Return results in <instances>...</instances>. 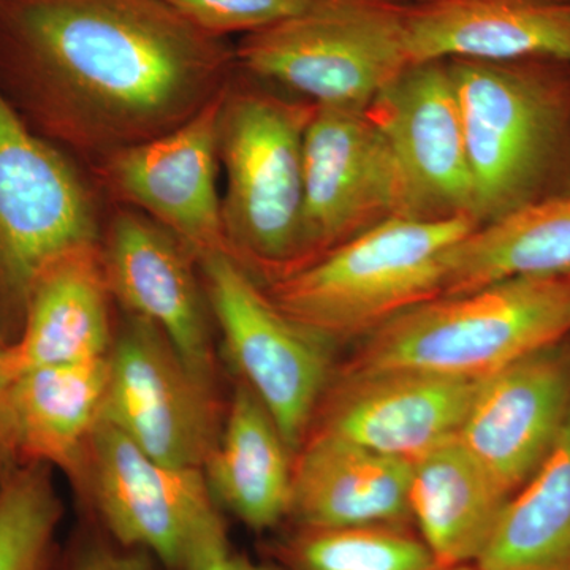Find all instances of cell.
<instances>
[{"mask_svg": "<svg viewBox=\"0 0 570 570\" xmlns=\"http://www.w3.org/2000/svg\"><path fill=\"white\" fill-rule=\"evenodd\" d=\"M232 56L167 0H0V89L45 138L110 154L183 126Z\"/></svg>", "mask_w": 570, "mask_h": 570, "instance_id": "1", "label": "cell"}, {"mask_svg": "<svg viewBox=\"0 0 570 570\" xmlns=\"http://www.w3.org/2000/svg\"><path fill=\"white\" fill-rule=\"evenodd\" d=\"M448 62L479 225L570 190V62Z\"/></svg>", "mask_w": 570, "mask_h": 570, "instance_id": "2", "label": "cell"}, {"mask_svg": "<svg viewBox=\"0 0 570 570\" xmlns=\"http://www.w3.org/2000/svg\"><path fill=\"white\" fill-rule=\"evenodd\" d=\"M569 336L570 273L510 277L400 314L363 337L340 371L417 370L482 381Z\"/></svg>", "mask_w": 570, "mask_h": 570, "instance_id": "3", "label": "cell"}, {"mask_svg": "<svg viewBox=\"0 0 570 570\" xmlns=\"http://www.w3.org/2000/svg\"><path fill=\"white\" fill-rule=\"evenodd\" d=\"M479 223L392 217L269 284V298L328 343L363 340L444 294L449 250Z\"/></svg>", "mask_w": 570, "mask_h": 570, "instance_id": "4", "label": "cell"}, {"mask_svg": "<svg viewBox=\"0 0 570 570\" xmlns=\"http://www.w3.org/2000/svg\"><path fill=\"white\" fill-rule=\"evenodd\" d=\"M314 110L254 89H225L220 102L228 253L269 284L303 265V145Z\"/></svg>", "mask_w": 570, "mask_h": 570, "instance_id": "5", "label": "cell"}, {"mask_svg": "<svg viewBox=\"0 0 570 570\" xmlns=\"http://www.w3.org/2000/svg\"><path fill=\"white\" fill-rule=\"evenodd\" d=\"M411 0H313L302 13L247 33L243 69L317 107L365 111L412 67L406 39Z\"/></svg>", "mask_w": 570, "mask_h": 570, "instance_id": "6", "label": "cell"}, {"mask_svg": "<svg viewBox=\"0 0 570 570\" xmlns=\"http://www.w3.org/2000/svg\"><path fill=\"white\" fill-rule=\"evenodd\" d=\"M71 482L107 538L167 570H202L230 551L204 469L160 463L110 423L100 420Z\"/></svg>", "mask_w": 570, "mask_h": 570, "instance_id": "7", "label": "cell"}, {"mask_svg": "<svg viewBox=\"0 0 570 570\" xmlns=\"http://www.w3.org/2000/svg\"><path fill=\"white\" fill-rule=\"evenodd\" d=\"M99 243L96 205L77 168L22 119L0 89V336L20 335L37 277Z\"/></svg>", "mask_w": 570, "mask_h": 570, "instance_id": "8", "label": "cell"}, {"mask_svg": "<svg viewBox=\"0 0 570 570\" xmlns=\"http://www.w3.org/2000/svg\"><path fill=\"white\" fill-rule=\"evenodd\" d=\"M197 262L225 354L239 382L253 390L296 452L333 381L332 343L285 316L227 250Z\"/></svg>", "mask_w": 570, "mask_h": 570, "instance_id": "9", "label": "cell"}, {"mask_svg": "<svg viewBox=\"0 0 570 570\" xmlns=\"http://www.w3.org/2000/svg\"><path fill=\"white\" fill-rule=\"evenodd\" d=\"M224 415L216 385L193 373L156 326L127 316L108 355L102 422L160 463L204 469Z\"/></svg>", "mask_w": 570, "mask_h": 570, "instance_id": "10", "label": "cell"}, {"mask_svg": "<svg viewBox=\"0 0 570 570\" xmlns=\"http://www.w3.org/2000/svg\"><path fill=\"white\" fill-rule=\"evenodd\" d=\"M392 217L412 216L404 176L365 111L317 107L303 145V266Z\"/></svg>", "mask_w": 570, "mask_h": 570, "instance_id": "11", "label": "cell"}, {"mask_svg": "<svg viewBox=\"0 0 570 570\" xmlns=\"http://www.w3.org/2000/svg\"><path fill=\"white\" fill-rule=\"evenodd\" d=\"M479 382L417 370L340 371L309 431L415 461L459 436Z\"/></svg>", "mask_w": 570, "mask_h": 570, "instance_id": "12", "label": "cell"}, {"mask_svg": "<svg viewBox=\"0 0 570 570\" xmlns=\"http://www.w3.org/2000/svg\"><path fill=\"white\" fill-rule=\"evenodd\" d=\"M365 112L395 154L412 216L474 217L463 119L448 62L409 67Z\"/></svg>", "mask_w": 570, "mask_h": 570, "instance_id": "13", "label": "cell"}, {"mask_svg": "<svg viewBox=\"0 0 570 570\" xmlns=\"http://www.w3.org/2000/svg\"><path fill=\"white\" fill-rule=\"evenodd\" d=\"M224 92L171 132L108 156L116 190L174 234L197 261L228 253L217 193Z\"/></svg>", "mask_w": 570, "mask_h": 570, "instance_id": "14", "label": "cell"}, {"mask_svg": "<svg viewBox=\"0 0 570 570\" xmlns=\"http://www.w3.org/2000/svg\"><path fill=\"white\" fill-rule=\"evenodd\" d=\"M570 414V336L482 379L459 441L515 494L557 444Z\"/></svg>", "mask_w": 570, "mask_h": 570, "instance_id": "15", "label": "cell"}, {"mask_svg": "<svg viewBox=\"0 0 570 570\" xmlns=\"http://www.w3.org/2000/svg\"><path fill=\"white\" fill-rule=\"evenodd\" d=\"M102 253L111 296L129 316L156 326L193 373L216 385L213 314L204 283L195 275L194 254L138 213L116 217Z\"/></svg>", "mask_w": 570, "mask_h": 570, "instance_id": "16", "label": "cell"}, {"mask_svg": "<svg viewBox=\"0 0 570 570\" xmlns=\"http://www.w3.org/2000/svg\"><path fill=\"white\" fill-rule=\"evenodd\" d=\"M412 66L547 58L570 62V0H417L409 2Z\"/></svg>", "mask_w": 570, "mask_h": 570, "instance_id": "17", "label": "cell"}, {"mask_svg": "<svg viewBox=\"0 0 570 570\" xmlns=\"http://www.w3.org/2000/svg\"><path fill=\"white\" fill-rule=\"evenodd\" d=\"M107 384L108 356L10 377L0 407V448L10 471L47 464L73 479L102 420Z\"/></svg>", "mask_w": 570, "mask_h": 570, "instance_id": "18", "label": "cell"}, {"mask_svg": "<svg viewBox=\"0 0 570 570\" xmlns=\"http://www.w3.org/2000/svg\"><path fill=\"white\" fill-rule=\"evenodd\" d=\"M411 479L412 461L309 431L294 456L288 519L316 530L406 528Z\"/></svg>", "mask_w": 570, "mask_h": 570, "instance_id": "19", "label": "cell"}, {"mask_svg": "<svg viewBox=\"0 0 570 570\" xmlns=\"http://www.w3.org/2000/svg\"><path fill=\"white\" fill-rule=\"evenodd\" d=\"M102 247H77L37 277L21 332L3 348L6 381L33 367L92 362L110 355L115 332Z\"/></svg>", "mask_w": 570, "mask_h": 570, "instance_id": "20", "label": "cell"}, {"mask_svg": "<svg viewBox=\"0 0 570 570\" xmlns=\"http://www.w3.org/2000/svg\"><path fill=\"white\" fill-rule=\"evenodd\" d=\"M510 498L459 438L412 461V520L441 568L474 564Z\"/></svg>", "mask_w": 570, "mask_h": 570, "instance_id": "21", "label": "cell"}, {"mask_svg": "<svg viewBox=\"0 0 570 570\" xmlns=\"http://www.w3.org/2000/svg\"><path fill=\"white\" fill-rule=\"evenodd\" d=\"M295 452L253 390L238 382L204 474L217 504L255 531L288 517Z\"/></svg>", "mask_w": 570, "mask_h": 570, "instance_id": "22", "label": "cell"}, {"mask_svg": "<svg viewBox=\"0 0 570 570\" xmlns=\"http://www.w3.org/2000/svg\"><path fill=\"white\" fill-rule=\"evenodd\" d=\"M570 190L478 225L449 250L444 294L520 276L569 275Z\"/></svg>", "mask_w": 570, "mask_h": 570, "instance_id": "23", "label": "cell"}, {"mask_svg": "<svg viewBox=\"0 0 570 570\" xmlns=\"http://www.w3.org/2000/svg\"><path fill=\"white\" fill-rule=\"evenodd\" d=\"M480 570H570V414L557 444L508 502Z\"/></svg>", "mask_w": 570, "mask_h": 570, "instance_id": "24", "label": "cell"}, {"mask_svg": "<svg viewBox=\"0 0 570 570\" xmlns=\"http://www.w3.org/2000/svg\"><path fill=\"white\" fill-rule=\"evenodd\" d=\"M62 501L47 464H26L0 479V570H52Z\"/></svg>", "mask_w": 570, "mask_h": 570, "instance_id": "25", "label": "cell"}, {"mask_svg": "<svg viewBox=\"0 0 570 570\" xmlns=\"http://www.w3.org/2000/svg\"><path fill=\"white\" fill-rule=\"evenodd\" d=\"M287 570H433L422 538L401 527L299 528L283 547Z\"/></svg>", "mask_w": 570, "mask_h": 570, "instance_id": "26", "label": "cell"}, {"mask_svg": "<svg viewBox=\"0 0 570 570\" xmlns=\"http://www.w3.org/2000/svg\"><path fill=\"white\" fill-rule=\"evenodd\" d=\"M190 24L220 39L254 33L302 13L313 0H167Z\"/></svg>", "mask_w": 570, "mask_h": 570, "instance_id": "27", "label": "cell"}, {"mask_svg": "<svg viewBox=\"0 0 570 570\" xmlns=\"http://www.w3.org/2000/svg\"><path fill=\"white\" fill-rule=\"evenodd\" d=\"M159 562L141 550L126 549L110 538L81 540L52 570H157Z\"/></svg>", "mask_w": 570, "mask_h": 570, "instance_id": "28", "label": "cell"}, {"mask_svg": "<svg viewBox=\"0 0 570 570\" xmlns=\"http://www.w3.org/2000/svg\"><path fill=\"white\" fill-rule=\"evenodd\" d=\"M202 570H287L273 568V566L255 564L246 558L236 557L232 551L220 554L219 558L206 564Z\"/></svg>", "mask_w": 570, "mask_h": 570, "instance_id": "29", "label": "cell"}, {"mask_svg": "<svg viewBox=\"0 0 570 570\" xmlns=\"http://www.w3.org/2000/svg\"><path fill=\"white\" fill-rule=\"evenodd\" d=\"M6 343H3L2 336H0V407H2L3 390H6L7 381L2 373V355ZM10 474V469L7 466L6 460H3L2 448H0V479L6 478Z\"/></svg>", "mask_w": 570, "mask_h": 570, "instance_id": "30", "label": "cell"}, {"mask_svg": "<svg viewBox=\"0 0 570 570\" xmlns=\"http://www.w3.org/2000/svg\"><path fill=\"white\" fill-rule=\"evenodd\" d=\"M433 570H480L478 566H469V564H461V566H450V568H441V566H438L436 569Z\"/></svg>", "mask_w": 570, "mask_h": 570, "instance_id": "31", "label": "cell"}, {"mask_svg": "<svg viewBox=\"0 0 570 570\" xmlns=\"http://www.w3.org/2000/svg\"><path fill=\"white\" fill-rule=\"evenodd\" d=\"M411 2H417V0H411Z\"/></svg>", "mask_w": 570, "mask_h": 570, "instance_id": "32", "label": "cell"}]
</instances>
